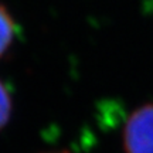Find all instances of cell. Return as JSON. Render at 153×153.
Instances as JSON below:
<instances>
[{
  "mask_svg": "<svg viewBox=\"0 0 153 153\" xmlns=\"http://www.w3.org/2000/svg\"><path fill=\"white\" fill-rule=\"evenodd\" d=\"M125 153H153V104L139 106L123 126Z\"/></svg>",
  "mask_w": 153,
  "mask_h": 153,
  "instance_id": "1",
  "label": "cell"
},
{
  "mask_svg": "<svg viewBox=\"0 0 153 153\" xmlns=\"http://www.w3.org/2000/svg\"><path fill=\"white\" fill-rule=\"evenodd\" d=\"M16 36V23L10 11L0 3V58L9 51Z\"/></svg>",
  "mask_w": 153,
  "mask_h": 153,
  "instance_id": "2",
  "label": "cell"
},
{
  "mask_svg": "<svg viewBox=\"0 0 153 153\" xmlns=\"http://www.w3.org/2000/svg\"><path fill=\"white\" fill-rule=\"evenodd\" d=\"M11 109H13V104H11V95L9 89L3 82L0 81V131L7 125V122L10 120Z\"/></svg>",
  "mask_w": 153,
  "mask_h": 153,
  "instance_id": "3",
  "label": "cell"
}]
</instances>
